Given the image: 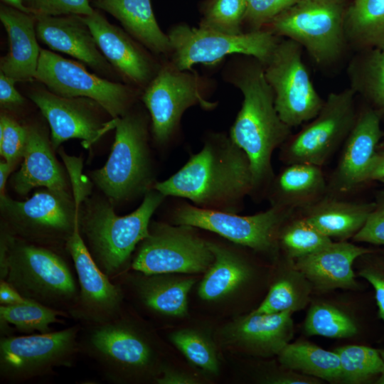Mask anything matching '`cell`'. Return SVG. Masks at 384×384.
<instances>
[{
	"label": "cell",
	"instance_id": "6da1fadb",
	"mask_svg": "<svg viewBox=\"0 0 384 384\" xmlns=\"http://www.w3.org/2000/svg\"><path fill=\"white\" fill-rule=\"evenodd\" d=\"M154 188L165 197L189 199L199 208L232 213L254 191L247 155L222 134H214L183 167Z\"/></svg>",
	"mask_w": 384,
	"mask_h": 384
},
{
	"label": "cell",
	"instance_id": "7a4b0ae2",
	"mask_svg": "<svg viewBox=\"0 0 384 384\" xmlns=\"http://www.w3.org/2000/svg\"><path fill=\"white\" fill-rule=\"evenodd\" d=\"M225 76L243 96L241 109L231 127L230 138L247 155L254 190L272 181V156L291 137V127L280 118L263 64L255 58L237 59Z\"/></svg>",
	"mask_w": 384,
	"mask_h": 384
},
{
	"label": "cell",
	"instance_id": "3957f363",
	"mask_svg": "<svg viewBox=\"0 0 384 384\" xmlns=\"http://www.w3.org/2000/svg\"><path fill=\"white\" fill-rule=\"evenodd\" d=\"M144 324L124 309L110 321L81 325L80 353L110 383L155 382L162 369L159 348Z\"/></svg>",
	"mask_w": 384,
	"mask_h": 384
},
{
	"label": "cell",
	"instance_id": "277c9868",
	"mask_svg": "<svg viewBox=\"0 0 384 384\" xmlns=\"http://www.w3.org/2000/svg\"><path fill=\"white\" fill-rule=\"evenodd\" d=\"M165 196L146 191L132 213L116 215L105 202L93 203L80 214V228L86 246L99 268L111 279L130 269L132 254L149 233L150 220Z\"/></svg>",
	"mask_w": 384,
	"mask_h": 384
},
{
	"label": "cell",
	"instance_id": "5b68a950",
	"mask_svg": "<svg viewBox=\"0 0 384 384\" xmlns=\"http://www.w3.org/2000/svg\"><path fill=\"white\" fill-rule=\"evenodd\" d=\"M60 250L10 233L5 280L25 298L69 314L79 284Z\"/></svg>",
	"mask_w": 384,
	"mask_h": 384
},
{
	"label": "cell",
	"instance_id": "8992f818",
	"mask_svg": "<svg viewBox=\"0 0 384 384\" xmlns=\"http://www.w3.org/2000/svg\"><path fill=\"white\" fill-rule=\"evenodd\" d=\"M72 186L73 200L67 191L48 188L24 201L13 200L6 194L0 196L1 226L16 238L65 250L80 222V204L89 194V186L83 179L72 181Z\"/></svg>",
	"mask_w": 384,
	"mask_h": 384
},
{
	"label": "cell",
	"instance_id": "52a82bcc",
	"mask_svg": "<svg viewBox=\"0 0 384 384\" xmlns=\"http://www.w3.org/2000/svg\"><path fill=\"white\" fill-rule=\"evenodd\" d=\"M346 10V0H299L271 21L267 30L298 43L316 64L328 65L348 45Z\"/></svg>",
	"mask_w": 384,
	"mask_h": 384
},
{
	"label": "cell",
	"instance_id": "ba28073f",
	"mask_svg": "<svg viewBox=\"0 0 384 384\" xmlns=\"http://www.w3.org/2000/svg\"><path fill=\"white\" fill-rule=\"evenodd\" d=\"M81 324L48 333L0 338V378L9 383L49 376L58 368H70L80 353Z\"/></svg>",
	"mask_w": 384,
	"mask_h": 384
},
{
	"label": "cell",
	"instance_id": "9c48e42d",
	"mask_svg": "<svg viewBox=\"0 0 384 384\" xmlns=\"http://www.w3.org/2000/svg\"><path fill=\"white\" fill-rule=\"evenodd\" d=\"M148 122L140 113L128 112L114 119L115 137L110 156L92 172L95 184L112 201L146 190L151 180Z\"/></svg>",
	"mask_w": 384,
	"mask_h": 384
},
{
	"label": "cell",
	"instance_id": "30bf717a",
	"mask_svg": "<svg viewBox=\"0 0 384 384\" xmlns=\"http://www.w3.org/2000/svg\"><path fill=\"white\" fill-rule=\"evenodd\" d=\"M167 34L170 61L182 70H191L198 63L214 64L231 55L250 56L265 65L281 39L265 28L230 35L186 23L174 26Z\"/></svg>",
	"mask_w": 384,
	"mask_h": 384
},
{
	"label": "cell",
	"instance_id": "8fae6325",
	"mask_svg": "<svg viewBox=\"0 0 384 384\" xmlns=\"http://www.w3.org/2000/svg\"><path fill=\"white\" fill-rule=\"evenodd\" d=\"M35 79L57 95L95 101L112 119L128 112L139 93L132 85L102 78L79 62L42 48Z\"/></svg>",
	"mask_w": 384,
	"mask_h": 384
},
{
	"label": "cell",
	"instance_id": "7c38bea8",
	"mask_svg": "<svg viewBox=\"0 0 384 384\" xmlns=\"http://www.w3.org/2000/svg\"><path fill=\"white\" fill-rule=\"evenodd\" d=\"M193 227L150 224L149 235L136 248L130 269L146 274L205 272L213 261L208 241Z\"/></svg>",
	"mask_w": 384,
	"mask_h": 384
},
{
	"label": "cell",
	"instance_id": "4fadbf2b",
	"mask_svg": "<svg viewBox=\"0 0 384 384\" xmlns=\"http://www.w3.org/2000/svg\"><path fill=\"white\" fill-rule=\"evenodd\" d=\"M302 49L292 40L281 38L270 60L263 65L265 78L274 93L276 110L291 128L311 120L324 102L310 78Z\"/></svg>",
	"mask_w": 384,
	"mask_h": 384
},
{
	"label": "cell",
	"instance_id": "5bb4252c",
	"mask_svg": "<svg viewBox=\"0 0 384 384\" xmlns=\"http://www.w3.org/2000/svg\"><path fill=\"white\" fill-rule=\"evenodd\" d=\"M355 96L351 87L329 93L316 116L283 144L282 159L288 164L322 167L345 142L355 123Z\"/></svg>",
	"mask_w": 384,
	"mask_h": 384
},
{
	"label": "cell",
	"instance_id": "9a60e30c",
	"mask_svg": "<svg viewBox=\"0 0 384 384\" xmlns=\"http://www.w3.org/2000/svg\"><path fill=\"white\" fill-rule=\"evenodd\" d=\"M294 213L282 206H272L259 213L239 215L185 204L174 212V223L209 230L234 243L267 252L277 248L279 231Z\"/></svg>",
	"mask_w": 384,
	"mask_h": 384
},
{
	"label": "cell",
	"instance_id": "2e32d148",
	"mask_svg": "<svg viewBox=\"0 0 384 384\" xmlns=\"http://www.w3.org/2000/svg\"><path fill=\"white\" fill-rule=\"evenodd\" d=\"M205 82L196 73L180 70L170 60L161 65L142 95L151 116L152 135L158 143H165L173 136L189 107L215 105L205 97Z\"/></svg>",
	"mask_w": 384,
	"mask_h": 384
},
{
	"label": "cell",
	"instance_id": "e0dca14e",
	"mask_svg": "<svg viewBox=\"0 0 384 384\" xmlns=\"http://www.w3.org/2000/svg\"><path fill=\"white\" fill-rule=\"evenodd\" d=\"M65 250L73 260L79 284L78 298L69 311L70 318L87 325L104 323L119 316L124 309V292L93 260L81 235L80 222Z\"/></svg>",
	"mask_w": 384,
	"mask_h": 384
},
{
	"label": "cell",
	"instance_id": "ac0fdd59",
	"mask_svg": "<svg viewBox=\"0 0 384 384\" xmlns=\"http://www.w3.org/2000/svg\"><path fill=\"white\" fill-rule=\"evenodd\" d=\"M28 97L49 124L53 149L70 139H82L89 146L114 128V119L103 122L97 112L103 108L91 99L62 97L47 89L35 90Z\"/></svg>",
	"mask_w": 384,
	"mask_h": 384
},
{
	"label": "cell",
	"instance_id": "d6986e66",
	"mask_svg": "<svg viewBox=\"0 0 384 384\" xmlns=\"http://www.w3.org/2000/svg\"><path fill=\"white\" fill-rule=\"evenodd\" d=\"M81 17L114 70L127 84L144 89L161 67L147 49L127 31L110 23L98 9Z\"/></svg>",
	"mask_w": 384,
	"mask_h": 384
},
{
	"label": "cell",
	"instance_id": "ffe728a7",
	"mask_svg": "<svg viewBox=\"0 0 384 384\" xmlns=\"http://www.w3.org/2000/svg\"><path fill=\"white\" fill-rule=\"evenodd\" d=\"M171 274H146L129 270L114 277L124 292L145 312L155 316H183L188 311V296L196 283L193 277Z\"/></svg>",
	"mask_w": 384,
	"mask_h": 384
},
{
	"label": "cell",
	"instance_id": "44dd1931",
	"mask_svg": "<svg viewBox=\"0 0 384 384\" xmlns=\"http://www.w3.org/2000/svg\"><path fill=\"white\" fill-rule=\"evenodd\" d=\"M381 137L380 115L376 111L369 108L357 114L328 183L327 195L347 193L364 183Z\"/></svg>",
	"mask_w": 384,
	"mask_h": 384
},
{
	"label": "cell",
	"instance_id": "7402d4cb",
	"mask_svg": "<svg viewBox=\"0 0 384 384\" xmlns=\"http://www.w3.org/2000/svg\"><path fill=\"white\" fill-rule=\"evenodd\" d=\"M36 30L38 39L52 50L75 58L104 77L114 75L81 16H37Z\"/></svg>",
	"mask_w": 384,
	"mask_h": 384
},
{
	"label": "cell",
	"instance_id": "603a6c76",
	"mask_svg": "<svg viewBox=\"0 0 384 384\" xmlns=\"http://www.w3.org/2000/svg\"><path fill=\"white\" fill-rule=\"evenodd\" d=\"M292 314L289 311L273 314L250 312L225 326L224 342L254 356H277L293 337Z\"/></svg>",
	"mask_w": 384,
	"mask_h": 384
},
{
	"label": "cell",
	"instance_id": "cb8c5ba5",
	"mask_svg": "<svg viewBox=\"0 0 384 384\" xmlns=\"http://www.w3.org/2000/svg\"><path fill=\"white\" fill-rule=\"evenodd\" d=\"M368 253H371L370 250L346 241L332 242L315 252L291 262L319 291L353 289L357 286L353 263Z\"/></svg>",
	"mask_w": 384,
	"mask_h": 384
},
{
	"label": "cell",
	"instance_id": "d4e9b609",
	"mask_svg": "<svg viewBox=\"0 0 384 384\" xmlns=\"http://www.w3.org/2000/svg\"><path fill=\"white\" fill-rule=\"evenodd\" d=\"M0 21L9 42L8 53L1 58L0 72L16 82L32 81L41 50L37 41V16L1 3Z\"/></svg>",
	"mask_w": 384,
	"mask_h": 384
},
{
	"label": "cell",
	"instance_id": "484cf974",
	"mask_svg": "<svg viewBox=\"0 0 384 384\" xmlns=\"http://www.w3.org/2000/svg\"><path fill=\"white\" fill-rule=\"evenodd\" d=\"M52 144L44 131L37 126H28V139L20 169L11 184L20 195H26L36 187L66 192V178L52 151Z\"/></svg>",
	"mask_w": 384,
	"mask_h": 384
},
{
	"label": "cell",
	"instance_id": "4316f807",
	"mask_svg": "<svg viewBox=\"0 0 384 384\" xmlns=\"http://www.w3.org/2000/svg\"><path fill=\"white\" fill-rule=\"evenodd\" d=\"M92 6L118 20L124 31L155 55H168L171 46L160 28L151 0H90Z\"/></svg>",
	"mask_w": 384,
	"mask_h": 384
},
{
	"label": "cell",
	"instance_id": "83f0119b",
	"mask_svg": "<svg viewBox=\"0 0 384 384\" xmlns=\"http://www.w3.org/2000/svg\"><path fill=\"white\" fill-rule=\"evenodd\" d=\"M272 181V206L293 210L313 205L328 192V183L321 166L311 164H288Z\"/></svg>",
	"mask_w": 384,
	"mask_h": 384
},
{
	"label": "cell",
	"instance_id": "f1b7e54d",
	"mask_svg": "<svg viewBox=\"0 0 384 384\" xmlns=\"http://www.w3.org/2000/svg\"><path fill=\"white\" fill-rule=\"evenodd\" d=\"M375 203H358L329 195L302 210V215L326 236L346 241L364 225Z\"/></svg>",
	"mask_w": 384,
	"mask_h": 384
},
{
	"label": "cell",
	"instance_id": "f546056e",
	"mask_svg": "<svg viewBox=\"0 0 384 384\" xmlns=\"http://www.w3.org/2000/svg\"><path fill=\"white\" fill-rule=\"evenodd\" d=\"M213 261L205 272L198 294L205 301L223 299L233 293L249 278L250 268L236 252L223 245L208 242Z\"/></svg>",
	"mask_w": 384,
	"mask_h": 384
},
{
	"label": "cell",
	"instance_id": "4dcf8cb0",
	"mask_svg": "<svg viewBox=\"0 0 384 384\" xmlns=\"http://www.w3.org/2000/svg\"><path fill=\"white\" fill-rule=\"evenodd\" d=\"M344 27L348 44L358 50L384 46V0H354Z\"/></svg>",
	"mask_w": 384,
	"mask_h": 384
},
{
	"label": "cell",
	"instance_id": "1f68e13d",
	"mask_svg": "<svg viewBox=\"0 0 384 384\" xmlns=\"http://www.w3.org/2000/svg\"><path fill=\"white\" fill-rule=\"evenodd\" d=\"M285 368L325 380L341 381V363L338 354L305 341L289 343L277 354Z\"/></svg>",
	"mask_w": 384,
	"mask_h": 384
},
{
	"label": "cell",
	"instance_id": "d6a6232c",
	"mask_svg": "<svg viewBox=\"0 0 384 384\" xmlns=\"http://www.w3.org/2000/svg\"><path fill=\"white\" fill-rule=\"evenodd\" d=\"M358 51L347 68L350 87L380 115L384 114V46Z\"/></svg>",
	"mask_w": 384,
	"mask_h": 384
},
{
	"label": "cell",
	"instance_id": "836d02e7",
	"mask_svg": "<svg viewBox=\"0 0 384 384\" xmlns=\"http://www.w3.org/2000/svg\"><path fill=\"white\" fill-rule=\"evenodd\" d=\"M311 284L292 265L271 285L265 299L252 311L257 314H273L289 311L294 312L307 304Z\"/></svg>",
	"mask_w": 384,
	"mask_h": 384
},
{
	"label": "cell",
	"instance_id": "e575fe53",
	"mask_svg": "<svg viewBox=\"0 0 384 384\" xmlns=\"http://www.w3.org/2000/svg\"><path fill=\"white\" fill-rule=\"evenodd\" d=\"M61 318H70V316L65 311L32 300L17 305H0V320L7 322L14 326L16 331L22 334H44L53 331L50 326L53 324L65 322Z\"/></svg>",
	"mask_w": 384,
	"mask_h": 384
},
{
	"label": "cell",
	"instance_id": "d590c367",
	"mask_svg": "<svg viewBox=\"0 0 384 384\" xmlns=\"http://www.w3.org/2000/svg\"><path fill=\"white\" fill-rule=\"evenodd\" d=\"M279 243L290 261L316 252L332 242L302 215H293L284 223L278 237Z\"/></svg>",
	"mask_w": 384,
	"mask_h": 384
},
{
	"label": "cell",
	"instance_id": "8d00e7d4",
	"mask_svg": "<svg viewBox=\"0 0 384 384\" xmlns=\"http://www.w3.org/2000/svg\"><path fill=\"white\" fill-rule=\"evenodd\" d=\"M304 329L309 336L341 338L353 336L358 329L354 321L341 309L323 302L311 305Z\"/></svg>",
	"mask_w": 384,
	"mask_h": 384
},
{
	"label": "cell",
	"instance_id": "74e56055",
	"mask_svg": "<svg viewBox=\"0 0 384 384\" xmlns=\"http://www.w3.org/2000/svg\"><path fill=\"white\" fill-rule=\"evenodd\" d=\"M341 363V381L363 383L379 375L383 366L378 349L360 345H348L334 350Z\"/></svg>",
	"mask_w": 384,
	"mask_h": 384
},
{
	"label": "cell",
	"instance_id": "f35d334b",
	"mask_svg": "<svg viewBox=\"0 0 384 384\" xmlns=\"http://www.w3.org/2000/svg\"><path fill=\"white\" fill-rule=\"evenodd\" d=\"M247 0H207L199 26L230 35L243 33Z\"/></svg>",
	"mask_w": 384,
	"mask_h": 384
},
{
	"label": "cell",
	"instance_id": "ab89813d",
	"mask_svg": "<svg viewBox=\"0 0 384 384\" xmlns=\"http://www.w3.org/2000/svg\"><path fill=\"white\" fill-rule=\"evenodd\" d=\"M169 339L192 364L208 373H218L217 352L206 336L196 330L183 329L172 332Z\"/></svg>",
	"mask_w": 384,
	"mask_h": 384
},
{
	"label": "cell",
	"instance_id": "60d3db41",
	"mask_svg": "<svg viewBox=\"0 0 384 384\" xmlns=\"http://www.w3.org/2000/svg\"><path fill=\"white\" fill-rule=\"evenodd\" d=\"M28 139V126L8 114L0 117V154L4 161L15 166L23 158Z\"/></svg>",
	"mask_w": 384,
	"mask_h": 384
},
{
	"label": "cell",
	"instance_id": "b9f144b4",
	"mask_svg": "<svg viewBox=\"0 0 384 384\" xmlns=\"http://www.w3.org/2000/svg\"><path fill=\"white\" fill-rule=\"evenodd\" d=\"M24 6L37 16H89L95 9L90 0H23Z\"/></svg>",
	"mask_w": 384,
	"mask_h": 384
},
{
	"label": "cell",
	"instance_id": "7bdbcfd3",
	"mask_svg": "<svg viewBox=\"0 0 384 384\" xmlns=\"http://www.w3.org/2000/svg\"><path fill=\"white\" fill-rule=\"evenodd\" d=\"M299 0H247L245 21L251 31L263 29L275 17Z\"/></svg>",
	"mask_w": 384,
	"mask_h": 384
},
{
	"label": "cell",
	"instance_id": "ee69618b",
	"mask_svg": "<svg viewBox=\"0 0 384 384\" xmlns=\"http://www.w3.org/2000/svg\"><path fill=\"white\" fill-rule=\"evenodd\" d=\"M353 238L356 242L384 245V196L375 203L364 225Z\"/></svg>",
	"mask_w": 384,
	"mask_h": 384
},
{
	"label": "cell",
	"instance_id": "f6af8a7d",
	"mask_svg": "<svg viewBox=\"0 0 384 384\" xmlns=\"http://www.w3.org/2000/svg\"><path fill=\"white\" fill-rule=\"evenodd\" d=\"M358 274L373 287L378 316L384 323V262L374 260L366 264Z\"/></svg>",
	"mask_w": 384,
	"mask_h": 384
},
{
	"label": "cell",
	"instance_id": "bcb514c9",
	"mask_svg": "<svg viewBox=\"0 0 384 384\" xmlns=\"http://www.w3.org/2000/svg\"><path fill=\"white\" fill-rule=\"evenodd\" d=\"M16 81L0 72V104L1 107L12 109L21 106L25 98L16 90Z\"/></svg>",
	"mask_w": 384,
	"mask_h": 384
},
{
	"label": "cell",
	"instance_id": "7dc6e473",
	"mask_svg": "<svg viewBox=\"0 0 384 384\" xmlns=\"http://www.w3.org/2000/svg\"><path fill=\"white\" fill-rule=\"evenodd\" d=\"M287 370V371L269 376L266 379V383L272 384H315L319 383L316 378L292 370Z\"/></svg>",
	"mask_w": 384,
	"mask_h": 384
},
{
	"label": "cell",
	"instance_id": "c3c4849f",
	"mask_svg": "<svg viewBox=\"0 0 384 384\" xmlns=\"http://www.w3.org/2000/svg\"><path fill=\"white\" fill-rule=\"evenodd\" d=\"M155 383L158 384H196L198 383V380L189 374L162 368Z\"/></svg>",
	"mask_w": 384,
	"mask_h": 384
},
{
	"label": "cell",
	"instance_id": "681fc988",
	"mask_svg": "<svg viewBox=\"0 0 384 384\" xmlns=\"http://www.w3.org/2000/svg\"><path fill=\"white\" fill-rule=\"evenodd\" d=\"M30 299L23 297L5 279H0V304L12 306L26 303Z\"/></svg>",
	"mask_w": 384,
	"mask_h": 384
},
{
	"label": "cell",
	"instance_id": "f907efd6",
	"mask_svg": "<svg viewBox=\"0 0 384 384\" xmlns=\"http://www.w3.org/2000/svg\"><path fill=\"white\" fill-rule=\"evenodd\" d=\"M384 180V150L377 151L364 178V183Z\"/></svg>",
	"mask_w": 384,
	"mask_h": 384
},
{
	"label": "cell",
	"instance_id": "816d5d0a",
	"mask_svg": "<svg viewBox=\"0 0 384 384\" xmlns=\"http://www.w3.org/2000/svg\"><path fill=\"white\" fill-rule=\"evenodd\" d=\"M14 166L4 160L0 162V196L5 195L6 183Z\"/></svg>",
	"mask_w": 384,
	"mask_h": 384
},
{
	"label": "cell",
	"instance_id": "f5cc1de1",
	"mask_svg": "<svg viewBox=\"0 0 384 384\" xmlns=\"http://www.w3.org/2000/svg\"><path fill=\"white\" fill-rule=\"evenodd\" d=\"M1 3L18 9L21 11L29 13L30 11L24 6L23 0H1Z\"/></svg>",
	"mask_w": 384,
	"mask_h": 384
},
{
	"label": "cell",
	"instance_id": "db71d44e",
	"mask_svg": "<svg viewBox=\"0 0 384 384\" xmlns=\"http://www.w3.org/2000/svg\"><path fill=\"white\" fill-rule=\"evenodd\" d=\"M378 350H379V352L382 358L383 366H382L381 371L377 379L376 383L384 384V349H378Z\"/></svg>",
	"mask_w": 384,
	"mask_h": 384
},
{
	"label": "cell",
	"instance_id": "11a10c76",
	"mask_svg": "<svg viewBox=\"0 0 384 384\" xmlns=\"http://www.w3.org/2000/svg\"><path fill=\"white\" fill-rule=\"evenodd\" d=\"M380 181L383 182V183H384V180H382V181Z\"/></svg>",
	"mask_w": 384,
	"mask_h": 384
}]
</instances>
